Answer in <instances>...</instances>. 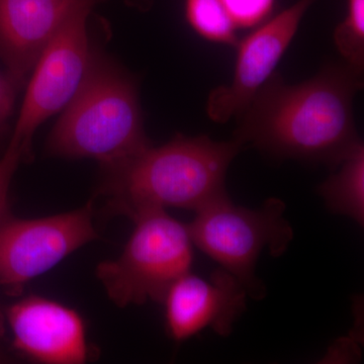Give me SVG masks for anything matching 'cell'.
<instances>
[{
	"label": "cell",
	"mask_w": 364,
	"mask_h": 364,
	"mask_svg": "<svg viewBox=\"0 0 364 364\" xmlns=\"http://www.w3.org/2000/svg\"><path fill=\"white\" fill-rule=\"evenodd\" d=\"M337 171L318 186L326 205L363 226L364 222V147L361 142L337 165Z\"/></svg>",
	"instance_id": "12"
},
{
	"label": "cell",
	"mask_w": 364,
	"mask_h": 364,
	"mask_svg": "<svg viewBox=\"0 0 364 364\" xmlns=\"http://www.w3.org/2000/svg\"><path fill=\"white\" fill-rule=\"evenodd\" d=\"M4 359H6V358L0 353V363H4Z\"/></svg>",
	"instance_id": "19"
},
{
	"label": "cell",
	"mask_w": 364,
	"mask_h": 364,
	"mask_svg": "<svg viewBox=\"0 0 364 364\" xmlns=\"http://www.w3.org/2000/svg\"><path fill=\"white\" fill-rule=\"evenodd\" d=\"M14 347L32 360L48 364H81L87 359L82 318L68 306L31 296L6 311Z\"/></svg>",
	"instance_id": "10"
},
{
	"label": "cell",
	"mask_w": 364,
	"mask_h": 364,
	"mask_svg": "<svg viewBox=\"0 0 364 364\" xmlns=\"http://www.w3.org/2000/svg\"><path fill=\"white\" fill-rule=\"evenodd\" d=\"M18 86L6 73L0 72V129L6 124L14 112Z\"/></svg>",
	"instance_id": "17"
},
{
	"label": "cell",
	"mask_w": 364,
	"mask_h": 364,
	"mask_svg": "<svg viewBox=\"0 0 364 364\" xmlns=\"http://www.w3.org/2000/svg\"><path fill=\"white\" fill-rule=\"evenodd\" d=\"M334 41L344 63L363 73L364 0H347L346 16L335 30Z\"/></svg>",
	"instance_id": "14"
},
{
	"label": "cell",
	"mask_w": 364,
	"mask_h": 364,
	"mask_svg": "<svg viewBox=\"0 0 364 364\" xmlns=\"http://www.w3.org/2000/svg\"><path fill=\"white\" fill-rule=\"evenodd\" d=\"M95 4L90 0L68 16L33 68L11 140L25 158L40 124L66 107L85 80L92 60L86 21Z\"/></svg>",
	"instance_id": "6"
},
{
	"label": "cell",
	"mask_w": 364,
	"mask_h": 364,
	"mask_svg": "<svg viewBox=\"0 0 364 364\" xmlns=\"http://www.w3.org/2000/svg\"><path fill=\"white\" fill-rule=\"evenodd\" d=\"M4 334V316L0 313V336Z\"/></svg>",
	"instance_id": "18"
},
{
	"label": "cell",
	"mask_w": 364,
	"mask_h": 364,
	"mask_svg": "<svg viewBox=\"0 0 364 364\" xmlns=\"http://www.w3.org/2000/svg\"><path fill=\"white\" fill-rule=\"evenodd\" d=\"M93 205L39 219H20L9 210L0 217V286L21 293L31 280L97 240Z\"/></svg>",
	"instance_id": "7"
},
{
	"label": "cell",
	"mask_w": 364,
	"mask_h": 364,
	"mask_svg": "<svg viewBox=\"0 0 364 364\" xmlns=\"http://www.w3.org/2000/svg\"><path fill=\"white\" fill-rule=\"evenodd\" d=\"M243 148L238 141L218 142L208 136L176 135L160 147H148L105 167L100 193L111 214L136 219L167 208L196 210L226 196L225 179Z\"/></svg>",
	"instance_id": "2"
},
{
	"label": "cell",
	"mask_w": 364,
	"mask_h": 364,
	"mask_svg": "<svg viewBox=\"0 0 364 364\" xmlns=\"http://www.w3.org/2000/svg\"><path fill=\"white\" fill-rule=\"evenodd\" d=\"M123 253L100 263L98 279L117 306L162 303L170 287L191 272L193 243L188 225L155 210L138 215Z\"/></svg>",
	"instance_id": "5"
},
{
	"label": "cell",
	"mask_w": 364,
	"mask_h": 364,
	"mask_svg": "<svg viewBox=\"0 0 364 364\" xmlns=\"http://www.w3.org/2000/svg\"><path fill=\"white\" fill-rule=\"evenodd\" d=\"M363 76L344 62L298 85L273 73L236 117L234 139L280 159L336 167L361 143L353 100Z\"/></svg>",
	"instance_id": "1"
},
{
	"label": "cell",
	"mask_w": 364,
	"mask_h": 364,
	"mask_svg": "<svg viewBox=\"0 0 364 364\" xmlns=\"http://www.w3.org/2000/svg\"><path fill=\"white\" fill-rule=\"evenodd\" d=\"M23 158V152L20 146L9 143V148L0 159V217L9 210L7 196L9 186L14 172Z\"/></svg>",
	"instance_id": "16"
},
{
	"label": "cell",
	"mask_w": 364,
	"mask_h": 364,
	"mask_svg": "<svg viewBox=\"0 0 364 364\" xmlns=\"http://www.w3.org/2000/svg\"><path fill=\"white\" fill-rule=\"evenodd\" d=\"M88 1L0 0V59L18 90L64 21Z\"/></svg>",
	"instance_id": "11"
},
{
	"label": "cell",
	"mask_w": 364,
	"mask_h": 364,
	"mask_svg": "<svg viewBox=\"0 0 364 364\" xmlns=\"http://www.w3.org/2000/svg\"><path fill=\"white\" fill-rule=\"evenodd\" d=\"M189 26L210 42L236 46L237 26L222 0H186Z\"/></svg>",
	"instance_id": "13"
},
{
	"label": "cell",
	"mask_w": 364,
	"mask_h": 364,
	"mask_svg": "<svg viewBox=\"0 0 364 364\" xmlns=\"http://www.w3.org/2000/svg\"><path fill=\"white\" fill-rule=\"evenodd\" d=\"M247 296L243 284L223 268L210 279L186 273L170 287L162 301L170 336L184 341L207 328L229 336L245 312Z\"/></svg>",
	"instance_id": "9"
},
{
	"label": "cell",
	"mask_w": 364,
	"mask_h": 364,
	"mask_svg": "<svg viewBox=\"0 0 364 364\" xmlns=\"http://www.w3.org/2000/svg\"><path fill=\"white\" fill-rule=\"evenodd\" d=\"M284 212L286 203L279 198L251 210L234 205L226 196L196 210L188 231L193 245L234 275L249 296L261 299L264 287L255 274L258 258L265 249L272 256L282 255L294 239Z\"/></svg>",
	"instance_id": "4"
},
{
	"label": "cell",
	"mask_w": 364,
	"mask_h": 364,
	"mask_svg": "<svg viewBox=\"0 0 364 364\" xmlns=\"http://www.w3.org/2000/svg\"><path fill=\"white\" fill-rule=\"evenodd\" d=\"M315 0H299L237 43L233 78L208 95V116L217 123L237 117L274 73L299 23Z\"/></svg>",
	"instance_id": "8"
},
{
	"label": "cell",
	"mask_w": 364,
	"mask_h": 364,
	"mask_svg": "<svg viewBox=\"0 0 364 364\" xmlns=\"http://www.w3.org/2000/svg\"><path fill=\"white\" fill-rule=\"evenodd\" d=\"M237 28L258 25L272 9L274 0H222Z\"/></svg>",
	"instance_id": "15"
},
{
	"label": "cell",
	"mask_w": 364,
	"mask_h": 364,
	"mask_svg": "<svg viewBox=\"0 0 364 364\" xmlns=\"http://www.w3.org/2000/svg\"><path fill=\"white\" fill-rule=\"evenodd\" d=\"M133 80L92 58L82 85L47 141L54 156L91 158L114 166L150 147Z\"/></svg>",
	"instance_id": "3"
}]
</instances>
